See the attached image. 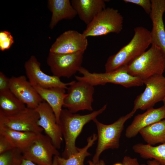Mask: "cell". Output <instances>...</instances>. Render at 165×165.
<instances>
[{
  "mask_svg": "<svg viewBox=\"0 0 165 165\" xmlns=\"http://www.w3.org/2000/svg\"><path fill=\"white\" fill-rule=\"evenodd\" d=\"M143 81L145 88L134 101L132 110L136 112L153 108L165 97V76L163 75L154 76Z\"/></svg>",
  "mask_w": 165,
  "mask_h": 165,
  "instance_id": "9",
  "label": "cell"
},
{
  "mask_svg": "<svg viewBox=\"0 0 165 165\" xmlns=\"http://www.w3.org/2000/svg\"><path fill=\"white\" fill-rule=\"evenodd\" d=\"M39 118L35 109L27 107L12 115L6 116L0 113V124L13 130L39 134L44 131L38 124Z\"/></svg>",
  "mask_w": 165,
  "mask_h": 165,
  "instance_id": "11",
  "label": "cell"
},
{
  "mask_svg": "<svg viewBox=\"0 0 165 165\" xmlns=\"http://www.w3.org/2000/svg\"><path fill=\"white\" fill-rule=\"evenodd\" d=\"M128 73L142 81L152 76L163 75L165 57L160 49L154 45L126 66Z\"/></svg>",
  "mask_w": 165,
  "mask_h": 165,
  "instance_id": "3",
  "label": "cell"
},
{
  "mask_svg": "<svg viewBox=\"0 0 165 165\" xmlns=\"http://www.w3.org/2000/svg\"><path fill=\"white\" fill-rule=\"evenodd\" d=\"M136 112L132 110L130 113L120 117L114 122L109 124H103L96 118L93 120L96 125L97 133V145L92 160L94 163L99 161L100 156L104 151L119 148L120 139L124 124Z\"/></svg>",
  "mask_w": 165,
  "mask_h": 165,
  "instance_id": "4",
  "label": "cell"
},
{
  "mask_svg": "<svg viewBox=\"0 0 165 165\" xmlns=\"http://www.w3.org/2000/svg\"><path fill=\"white\" fill-rule=\"evenodd\" d=\"M97 140V134H94L87 138L86 145L82 148H79L78 152L75 154L68 158L57 156L58 165H85V159L91 155L88 151V149Z\"/></svg>",
  "mask_w": 165,
  "mask_h": 165,
  "instance_id": "25",
  "label": "cell"
},
{
  "mask_svg": "<svg viewBox=\"0 0 165 165\" xmlns=\"http://www.w3.org/2000/svg\"><path fill=\"white\" fill-rule=\"evenodd\" d=\"M132 148L141 157L153 159L160 165H165V143L156 146L139 143L134 145Z\"/></svg>",
  "mask_w": 165,
  "mask_h": 165,
  "instance_id": "23",
  "label": "cell"
},
{
  "mask_svg": "<svg viewBox=\"0 0 165 165\" xmlns=\"http://www.w3.org/2000/svg\"><path fill=\"white\" fill-rule=\"evenodd\" d=\"M48 7L52 13L49 25L51 29L62 20L72 19L77 15L69 0H49Z\"/></svg>",
  "mask_w": 165,
  "mask_h": 165,
  "instance_id": "20",
  "label": "cell"
},
{
  "mask_svg": "<svg viewBox=\"0 0 165 165\" xmlns=\"http://www.w3.org/2000/svg\"><path fill=\"white\" fill-rule=\"evenodd\" d=\"M42 99L46 102L53 111L58 124L64 101L66 96V89L60 87L44 88L34 87Z\"/></svg>",
  "mask_w": 165,
  "mask_h": 165,
  "instance_id": "19",
  "label": "cell"
},
{
  "mask_svg": "<svg viewBox=\"0 0 165 165\" xmlns=\"http://www.w3.org/2000/svg\"><path fill=\"white\" fill-rule=\"evenodd\" d=\"M87 38L75 30L66 31L57 38L50 52L61 54L84 53L88 45Z\"/></svg>",
  "mask_w": 165,
  "mask_h": 165,
  "instance_id": "13",
  "label": "cell"
},
{
  "mask_svg": "<svg viewBox=\"0 0 165 165\" xmlns=\"http://www.w3.org/2000/svg\"><path fill=\"white\" fill-rule=\"evenodd\" d=\"M165 119V105L157 108H151L143 113L135 116L126 130L128 138L135 137L144 128Z\"/></svg>",
  "mask_w": 165,
  "mask_h": 165,
  "instance_id": "17",
  "label": "cell"
},
{
  "mask_svg": "<svg viewBox=\"0 0 165 165\" xmlns=\"http://www.w3.org/2000/svg\"><path fill=\"white\" fill-rule=\"evenodd\" d=\"M67 90L64 107L72 113L81 110H93L94 86L83 81H73Z\"/></svg>",
  "mask_w": 165,
  "mask_h": 165,
  "instance_id": "7",
  "label": "cell"
},
{
  "mask_svg": "<svg viewBox=\"0 0 165 165\" xmlns=\"http://www.w3.org/2000/svg\"><path fill=\"white\" fill-rule=\"evenodd\" d=\"M9 78L2 72H0V92L4 91L9 88Z\"/></svg>",
  "mask_w": 165,
  "mask_h": 165,
  "instance_id": "30",
  "label": "cell"
},
{
  "mask_svg": "<svg viewBox=\"0 0 165 165\" xmlns=\"http://www.w3.org/2000/svg\"><path fill=\"white\" fill-rule=\"evenodd\" d=\"M150 44V31L142 26L135 28L130 41L116 53L108 58L105 64V72H111L127 65L146 51Z\"/></svg>",
  "mask_w": 165,
  "mask_h": 165,
  "instance_id": "2",
  "label": "cell"
},
{
  "mask_svg": "<svg viewBox=\"0 0 165 165\" xmlns=\"http://www.w3.org/2000/svg\"><path fill=\"white\" fill-rule=\"evenodd\" d=\"M104 0H72L71 2L79 19L88 25L106 8Z\"/></svg>",
  "mask_w": 165,
  "mask_h": 165,
  "instance_id": "18",
  "label": "cell"
},
{
  "mask_svg": "<svg viewBox=\"0 0 165 165\" xmlns=\"http://www.w3.org/2000/svg\"><path fill=\"white\" fill-rule=\"evenodd\" d=\"M23 159L22 150L14 148L0 154V165H21Z\"/></svg>",
  "mask_w": 165,
  "mask_h": 165,
  "instance_id": "26",
  "label": "cell"
},
{
  "mask_svg": "<svg viewBox=\"0 0 165 165\" xmlns=\"http://www.w3.org/2000/svg\"><path fill=\"white\" fill-rule=\"evenodd\" d=\"M139 133L147 144L154 145L165 143V119L148 126Z\"/></svg>",
  "mask_w": 165,
  "mask_h": 165,
  "instance_id": "24",
  "label": "cell"
},
{
  "mask_svg": "<svg viewBox=\"0 0 165 165\" xmlns=\"http://www.w3.org/2000/svg\"><path fill=\"white\" fill-rule=\"evenodd\" d=\"M84 53L61 54L49 52L47 63L53 75L59 78H69L82 67Z\"/></svg>",
  "mask_w": 165,
  "mask_h": 165,
  "instance_id": "10",
  "label": "cell"
},
{
  "mask_svg": "<svg viewBox=\"0 0 165 165\" xmlns=\"http://www.w3.org/2000/svg\"><path fill=\"white\" fill-rule=\"evenodd\" d=\"M126 66L104 73H91L82 67L78 72L82 76L75 75V77L77 80L85 81L94 86L104 85L107 83L119 85L126 88L139 86L144 85L143 81L141 79L128 73Z\"/></svg>",
  "mask_w": 165,
  "mask_h": 165,
  "instance_id": "5",
  "label": "cell"
},
{
  "mask_svg": "<svg viewBox=\"0 0 165 165\" xmlns=\"http://www.w3.org/2000/svg\"><path fill=\"white\" fill-rule=\"evenodd\" d=\"M113 165H123V164L122 163H116L114 164Z\"/></svg>",
  "mask_w": 165,
  "mask_h": 165,
  "instance_id": "36",
  "label": "cell"
},
{
  "mask_svg": "<svg viewBox=\"0 0 165 165\" xmlns=\"http://www.w3.org/2000/svg\"><path fill=\"white\" fill-rule=\"evenodd\" d=\"M0 134L5 136L14 148L22 150L32 142L38 134L13 130L0 124Z\"/></svg>",
  "mask_w": 165,
  "mask_h": 165,
  "instance_id": "21",
  "label": "cell"
},
{
  "mask_svg": "<svg viewBox=\"0 0 165 165\" xmlns=\"http://www.w3.org/2000/svg\"><path fill=\"white\" fill-rule=\"evenodd\" d=\"M123 165H140L136 158H132L129 156H125L123 160Z\"/></svg>",
  "mask_w": 165,
  "mask_h": 165,
  "instance_id": "31",
  "label": "cell"
},
{
  "mask_svg": "<svg viewBox=\"0 0 165 165\" xmlns=\"http://www.w3.org/2000/svg\"><path fill=\"white\" fill-rule=\"evenodd\" d=\"M149 14L152 28L150 31L151 45L159 48L165 57V28L163 16L165 12V0H151Z\"/></svg>",
  "mask_w": 165,
  "mask_h": 165,
  "instance_id": "16",
  "label": "cell"
},
{
  "mask_svg": "<svg viewBox=\"0 0 165 165\" xmlns=\"http://www.w3.org/2000/svg\"><path fill=\"white\" fill-rule=\"evenodd\" d=\"M88 162L89 165H105V161L101 160H100L97 163H94L91 160L88 161Z\"/></svg>",
  "mask_w": 165,
  "mask_h": 165,
  "instance_id": "32",
  "label": "cell"
},
{
  "mask_svg": "<svg viewBox=\"0 0 165 165\" xmlns=\"http://www.w3.org/2000/svg\"><path fill=\"white\" fill-rule=\"evenodd\" d=\"M21 165H38L29 160L23 159Z\"/></svg>",
  "mask_w": 165,
  "mask_h": 165,
  "instance_id": "34",
  "label": "cell"
},
{
  "mask_svg": "<svg viewBox=\"0 0 165 165\" xmlns=\"http://www.w3.org/2000/svg\"><path fill=\"white\" fill-rule=\"evenodd\" d=\"M52 165H58L57 160V156H55L54 157Z\"/></svg>",
  "mask_w": 165,
  "mask_h": 165,
  "instance_id": "35",
  "label": "cell"
},
{
  "mask_svg": "<svg viewBox=\"0 0 165 165\" xmlns=\"http://www.w3.org/2000/svg\"><path fill=\"white\" fill-rule=\"evenodd\" d=\"M9 88L28 108L35 109L44 101L24 75L10 78Z\"/></svg>",
  "mask_w": 165,
  "mask_h": 165,
  "instance_id": "15",
  "label": "cell"
},
{
  "mask_svg": "<svg viewBox=\"0 0 165 165\" xmlns=\"http://www.w3.org/2000/svg\"><path fill=\"white\" fill-rule=\"evenodd\" d=\"M27 107L10 89L0 92V113L6 116L12 115Z\"/></svg>",
  "mask_w": 165,
  "mask_h": 165,
  "instance_id": "22",
  "label": "cell"
},
{
  "mask_svg": "<svg viewBox=\"0 0 165 165\" xmlns=\"http://www.w3.org/2000/svg\"><path fill=\"white\" fill-rule=\"evenodd\" d=\"M14 148L8 139L0 134V154Z\"/></svg>",
  "mask_w": 165,
  "mask_h": 165,
  "instance_id": "29",
  "label": "cell"
},
{
  "mask_svg": "<svg viewBox=\"0 0 165 165\" xmlns=\"http://www.w3.org/2000/svg\"><path fill=\"white\" fill-rule=\"evenodd\" d=\"M24 67L29 81L34 87L44 88L60 87L67 89L73 81L64 83L60 78L54 75H50L44 72L41 68V64L34 55L31 56L26 61Z\"/></svg>",
  "mask_w": 165,
  "mask_h": 165,
  "instance_id": "12",
  "label": "cell"
},
{
  "mask_svg": "<svg viewBox=\"0 0 165 165\" xmlns=\"http://www.w3.org/2000/svg\"><path fill=\"white\" fill-rule=\"evenodd\" d=\"M123 17L117 9L106 8L87 25L82 33L86 37L119 34L123 30Z\"/></svg>",
  "mask_w": 165,
  "mask_h": 165,
  "instance_id": "6",
  "label": "cell"
},
{
  "mask_svg": "<svg viewBox=\"0 0 165 165\" xmlns=\"http://www.w3.org/2000/svg\"><path fill=\"white\" fill-rule=\"evenodd\" d=\"M14 42L13 37L7 31H0V50L4 51L9 49Z\"/></svg>",
  "mask_w": 165,
  "mask_h": 165,
  "instance_id": "27",
  "label": "cell"
},
{
  "mask_svg": "<svg viewBox=\"0 0 165 165\" xmlns=\"http://www.w3.org/2000/svg\"><path fill=\"white\" fill-rule=\"evenodd\" d=\"M22 151L24 159L38 165H52L54 157L60 155L50 138L42 133Z\"/></svg>",
  "mask_w": 165,
  "mask_h": 165,
  "instance_id": "8",
  "label": "cell"
},
{
  "mask_svg": "<svg viewBox=\"0 0 165 165\" xmlns=\"http://www.w3.org/2000/svg\"><path fill=\"white\" fill-rule=\"evenodd\" d=\"M140 165H160V164L156 160H148L146 164H142Z\"/></svg>",
  "mask_w": 165,
  "mask_h": 165,
  "instance_id": "33",
  "label": "cell"
},
{
  "mask_svg": "<svg viewBox=\"0 0 165 165\" xmlns=\"http://www.w3.org/2000/svg\"><path fill=\"white\" fill-rule=\"evenodd\" d=\"M125 3H131L140 6L145 13L149 14L151 13L152 4L150 0H124Z\"/></svg>",
  "mask_w": 165,
  "mask_h": 165,
  "instance_id": "28",
  "label": "cell"
},
{
  "mask_svg": "<svg viewBox=\"0 0 165 165\" xmlns=\"http://www.w3.org/2000/svg\"><path fill=\"white\" fill-rule=\"evenodd\" d=\"M163 102V104L164 105H165V98L163 100V101H162Z\"/></svg>",
  "mask_w": 165,
  "mask_h": 165,
  "instance_id": "37",
  "label": "cell"
},
{
  "mask_svg": "<svg viewBox=\"0 0 165 165\" xmlns=\"http://www.w3.org/2000/svg\"><path fill=\"white\" fill-rule=\"evenodd\" d=\"M106 108L105 105L100 109L85 115L72 113L67 109H62L58 124L65 142L62 157L68 158L78 152L76 141L84 126L102 113Z\"/></svg>",
  "mask_w": 165,
  "mask_h": 165,
  "instance_id": "1",
  "label": "cell"
},
{
  "mask_svg": "<svg viewBox=\"0 0 165 165\" xmlns=\"http://www.w3.org/2000/svg\"><path fill=\"white\" fill-rule=\"evenodd\" d=\"M35 109L39 116L38 125L43 129L55 147L57 149H60L63 138L52 109L45 101L41 103Z\"/></svg>",
  "mask_w": 165,
  "mask_h": 165,
  "instance_id": "14",
  "label": "cell"
}]
</instances>
